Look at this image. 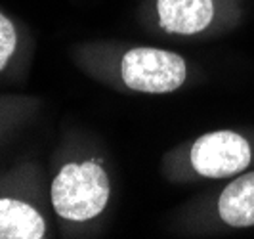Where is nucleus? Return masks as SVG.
<instances>
[{"mask_svg":"<svg viewBox=\"0 0 254 239\" xmlns=\"http://www.w3.org/2000/svg\"><path fill=\"white\" fill-rule=\"evenodd\" d=\"M214 216L226 228H254V170H245L220 189L214 199Z\"/></svg>","mask_w":254,"mask_h":239,"instance_id":"423d86ee","label":"nucleus"},{"mask_svg":"<svg viewBox=\"0 0 254 239\" xmlns=\"http://www.w3.org/2000/svg\"><path fill=\"white\" fill-rule=\"evenodd\" d=\"M141 15L153 31L166 37H220L239 25L243 0H149Z\"/></svg>","mask_w":254,"mask_h":239,"instance_id":"20e7f679","label":"nucleus"},{"mask_svg":"<svg viewBox=\"0 0 254 239\" xmlns=\"http://www.w3.org/2000/svg\"><path fill=\"white\" fill-rule=\"evenodd\" d=\"M38 105L40 101L35 96H0V140L25 123Z\"/></svg>","mask_w":254,"mask_h":239,"instance_id":"0eeeda50","label":"nucleus"},{"mask_svg":"<svg viewBox=\"0 0 254 239\" xmlns=\"http://www.w3.org/2000/svg\"><path fill=\"white\" fill-rule=\"evenodd\" d=\"M50 238V218L42 197L23 180L0 182V239Z\"/></svg>","mask_w":254,"mask_h":239,"instance_id":"39448f33","label":"nucleus"},{"mask_svg":"<svg viewBox=\"0 0 254 239\" xmlns=\"http://www.w3.org/2000/svg\"><path fill=\"white\" fill-rule=\"evenodd\" d=\"M21 33L8 13L0 10V75L10 67L19 52Z\"/></svg>","mask_w":254,"mask_h":239,"instance_id":"6e6552de","label":"nucleus"},{"mask_svg":"<svg viewBox=\"0 0 254 239\" xmlns=\"http://www.w3.org/2000/svg\"><path fill=\"white\" fill-rule=\"evenodd\" d=\"M113 195L111 174L96 155L73 157L60 164L48 188L54 216L67 228L88 226L102 218Z\"/></svg>","mask_w":254,"mask_h":239,"instance_id":"7ed1b4c3","label":"nucleus"},{"mask_svg":"<svg viewBox=\"0 0 254 239\" xmlns=\"http://www.w3.org/2000/svg\"><path fill=\"white\" fill-rule=\"evenodd\" d=\"M254 163V140L233 128H218L182 142L163 159L170 182L229 180Z\"/></svg>","mask_w":254,"mask_h":239,"instance_id":"f03ea898","label":"nucleus"},{"mask_svg":"<svg viewBox=\"0 0 254 239\" xmlns=\"http://www.w3.org/2000/svg\"><path fill=\"white\" fill-rule=\"evenodd\" d=\"M73 60L94 80L127 94H172L191 77L188 58L147 44L86 42L73 50Z\"/></svg>","mask_w":254,"mask_h":239,"instance_id":"f257e3e1","label":"nucleus"}]
</instances>
